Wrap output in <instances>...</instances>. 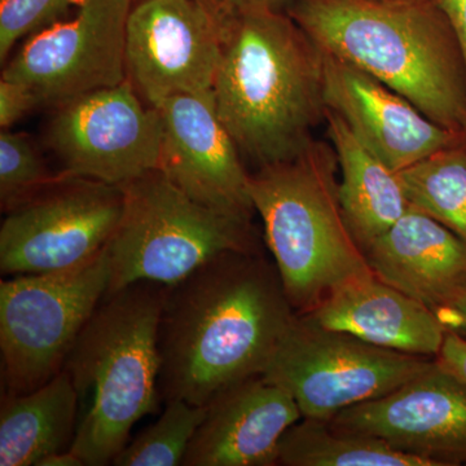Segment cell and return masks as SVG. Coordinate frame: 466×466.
<instances>
[{"label": "cell", "instance_id": "cell-1", "mask_svg": "<svg viewBox=\"0 0 466 466\" xmlns=\"http://www.w3.org/2000/svg\"><path fill=\"white\" fill-rule=\"evenodd\" d=\"M276 266L228 251L165 287L158 324L161 400L208 407L260 376L296 320Z\"/></svg>", "mask_w": 466, "mask_h": 466}, {"label": "cell", "instance_id": "cell-2", "mask_svg": "<svg viewBox=\"0 0 466 466\" xmlns=\"http://www.w3.org/2000/svg\"><path fill=\"white\" fill-rule=\"evenodd\" d=\"M213 96L242 158L290 161L325 122L324 51L285 11L227 14Z\"/></svg>", "mask_w": 466, "mask_h": 466}, {"label": "cell", "instance_id": "cell-3", "mask_svg": "<svg viewBox=\"0 0 466 466\" xmlns=\"http://www.w3.org/2000/svg\"><path fill=\"white\" fill-rule=\"evenodd\" d=\"M321 50L359 67L450 130L466 124V63L434 0H293Z\"/></svg>", "mask_w": 466, "mask_h": 466}, {"label": "cell", "instance_id": "cell-4", "mask_svg": "<svg viewBox=\"0 0 466 466\" xmlns=\"http://www.w3.org/2000/svg\"><path fill=\"white\" fill-rule=\"evenodd\" d=\"M165 285L137 281L106 294L76 337L63 370L78 394L72 450L85 466L112 465L159 395L158 324Z\"/></svg>", "mask_w": 466, "mask_h": 466}, {"label": "cell", "instance_id": "cell-5", "mask_svg": "<svg viewBox=\"0 0 466 466\" xmlns=\"http://www.w3.org/2000/svg\"><path fill=\"white\" fill-rule=\"evenodd\" d=\"M332 144L314 139L296 158L250 174L254 211L265 227L291 308L305 314L346 281L370 274L339 201Z\"/></svg>", "mask_w": 466, "mask_h": 466}, {"label": "cell", "instance_id": "cell-6", "mask_svg": "<svg viewBox=\"0 0 466 466\" xmlns=\"http://www.w3.org/2000/svg\"><path fill=\"white\" fill-rule=\"evenodd\" d=\"M122 189L124 211L106 247V294L137 281L179 283L228 251L260 253L251 218L205 207L158 168Z\"/></svg>", "mask_w": 466, "mask_h": 466}, {"label": "cell", "instance_id": "cell-7", "mask_svg": "<svg viewBox=\"0 0 466 466\" xmlns=\"http://www.w3.org/2000/svg\"><path fill=\"white\" fill-rule=\"evenodd\" d=\"M106 248L66 271L8 276L0 283L3 395L25 394L63 370L73 343L106 296Z\"/></svg>", "mask_w": 466, "mask_h": 466}, {"label": "cell", "instance_id": "cell-8", "mask_svg": "<svg viewBox=\"0 0 466 466\" xmlns=\"http://www.w3.org/2000/svg\"><path fill=\"white\" fill-rule=\"evenodd\" d=\"M435 359L379 348L297 314L263 379L285 389L305 419L329 421L421 375Z\"/></svg>", "mask_w": 466, "mask_h": 466}, {"label": "cell", "instance_id": "cell-9", "mask_svg": "<svg viewBox=\"0 0 466 466\" xmlns=\"http://www.w3.org/2000/svg\"><path fill=\"white\" fill-rule=\"evenodd\" d=\"M124 204L122 187L61 173L56 182L5 213L0 271L48 274L84 265L108 244Z\"/></svg>", "mask_w": 466, "mask_h": 466}, {"label": "cell", "instance_id": "cell-10", "mask_svg": "<svg viewBox=\"0 0 466 466\" xmlns=\"http://www.w3.org/2000/svg\"><path fill=\"white\" fill-rule=\"evenodd\" d=\"M161 137L159 110L127 79L60 104L47 134L61 173L116 187L157 170Z\"/></svg>", "mask_w": 466, "mask_h": 466}, {"label": "cell", "instance_id": "cell-11", "mask_svg": "<svg viewBox=\"0 0 466 466\" xmlns=\"http://www.w3.org/2000/svg\"><path fill=\"white\" fill-rule=\"evenodd\" d=\"M134 0H78L75 14L34 33L2 78L21 82L42 106L60 104L126 79V25Z\"/></svg>", "mask_w": 466, "mask_h": 466}, {"label": "cell", "instance_id": "cell-12", "mask_svg": "<svg viewBox=\"0 0 466 466\" xmlns=\"http://www.w3.org/2000/svg\"><path fill=\"white\" fill-rule=\"evenodd\" d=\"M227 15V14H226ZM198 0H137L126 25V78L150 106L213 90L223 21Z\"/></svg>", "mask_w": 466, "mask_h": 466}, {"label": "cell", "instance_id": "cell-13", "mask_svg": "<svg viewBox=\"0 0 466 466\" xmlns=\"http://www.w3.org/2000/svg\"><path fill=\"white\" fill-rule=\"evenodd\" d=\"M334 428L379 438L431 466L466 464V383L435 359L389 394L346 408Z\"/></svg>", "mask_w": 466, "mask_h": 466}, {"label": "cell", "instance_id": "cell-14", "mask_svg": "<svg viewBox=\"0 0 466 466\" xmlns=\"http://www.w3.org/2000/svg\"><path fill=\"white\" fill-rule=\"evenodd\" d=\"M157 109L162 125L158 170L205 207L253 217L250 174L218 115L213 90L180 95Z\"/></svg>", "mask_w": 466, "mask_h": 466}, {"label": "cell", "instance_id": "cell-15", "mask_svg": "<svg viewBox=\"0 0 466 466\" xmlns=\"http://www.w3.org/2000/svg\"><path fill=\"white\" fill-rule=\"evenodd\" d=\"M328 109L395 173L464 139L425 116L415 104L375 76L324 51Z\"/></svg>", "mask_w": 466, "mask_h": 466}, {"label": "cell", "instance_id": "cell-16", "mask_svg": "<svg viewBox=\"0 0 466 466\" xmlns=\"http://www.w3.org/2000/svg\"><path fill=\"white\" fill-rule=\"evenodd\" d=\"M300 419L289 392L262 376L250 377L208 404L182 466L278 465L281 438Z\"/></svg>", "mask_w": 466, "mask_h": 466}, {"label": "cell", "instance_id": "cell-17", "mask_svg": "<svg viewBox=\"0 0 466 466\" xmlns=\"http://www.w3.org/2000/svg\"><path fill=\"white\" fill-rule=\"evenodd\" d=\"M299 315L325 329L422 358H437L447 333L433 309L373 272L339 285L314 309Z\"/></svg>", "mask_w": 466, "mask_h": 466}, {"label": "cell", "instance_id": "cell-18", "mask_svg": "<svg viewBox=\"0 0 466 466\" xmlns=\"http://www.w3.org/2000/svg\"><path fill=\"white\" fill-rule=\"evenodd\" d=\"M364 251L370 271L435 314L466 290V244L446 226L410 207Z\"/></svg>", "mask_w": 466, "mask_h": 466}, {"label": "cell", "instance_id": "cell-19", "mask_svg": "<svg viewBox=\"0 0 466 466\" xmlns=\"http://www.w3.org/2000/svg\"><path fill=\"white\" fill-rule=\"evenodd\" d=\"M324 124L339 161L343 214L364 250L394 226L410 205L400 175L364 146L341 116L327 109Z\"/></svg>", "mask_w": 466, "mask_h": 466}, {"label": "cell", "instance_id": "cell-20", "mask_svg": "<svg viewBox=\"0 0 466 466\" xmlns=\"http://www.w3.org/2000/svg\"><path fill=\"white\" fill-rule=\"evenodd\" d=\"M78 394L66 370L25 394L3 395L0 466H36L51 453L72 449Z\"/></svg>", "mask_w": 466, "mask_h": 466}, {"label": "cell", "instance_id": "cell-21", "mask_svg": "<svg viewBox=\"0 0 466 466\" xmlns=\"http://www.w3.org/2000/svg\"><path fill=\"white\" fill-rule=\"evenodd\" d=\"M278 465L431 466L426 460L392 449L370 435L334 428L323 420H299L279 444Z\"/></svg>", "mask_w": 466, "mask_h": 466}, {"label": "cell", "instance_id": "cell-22", "mask_svg": "<svg viewBox=\"0 0 466 466\" xmlns=\"http://www.w3.org/2000/svg\"><path fill=\"white\" fill-rule=\"evenodd\" d=\"M410 207L466 244V137L398 173Z\"/></svg>", "mask_w": 466, "mask_h": 466}, {"label": "cell", "instance_id": "cell-23", "mask_svg": "<svg viewBox=\"0 0 466 466\" xmlns=\"http://www.w3.org/2000/svg\"><path fill=\"white\" fill-rule=\"evenodd\" d=\"M161 417L128 441L116 456V466H177L183 464L193 435L207 415V407L193 406L189 401H167Z\"/></svg>", "mask_w": 466, "mask_h": 466}, {"label": "cell", "instance_id": "cell-24", "mask_svg": "<svg viewBox=\"0 0 466 466\" xmlns=\"http://www.w3.org/2000/svg\"><path fill=\"white\" fill-rule=\"evenodd\" d=\"M61 173L48 170L41 153L26 134H0V205L5 213L20 207L56 182Z\"/></svg>", "mask_w": 466, "mask_h": 466}, {"label": "cell", "instance_id": "cell-25", "mask_svg": "<svg viewBox=\"0 0 466 466\" xmlns=\"http://www.w3.org/2000/svg\"><path fill=\"white\" fill-rule=\"evenodd\" d=\"M78 0H0V61L18 42L63 20Z\"/></svg>", "mask_w": 466, "mask_h": 466}, {"label": "cell", "instance_id": "cell-26", "mask_svg": "<svg viewBox=\"0 0 466 466\" xmlns=\"http://www.w3.org/2000/svg\"><path fill=\"white\" fill-rule=\"evenodd\" d=\"M38 95L21 82L2 78L0 81V127L9 130L27 113L41 106Z\"/></svg>", "mask_w": 466, "mask_h": 466}, {"label": "cell", "instance_id": "cell-27", "mask_svg": "<svg viewBox=\"0 0 466 466\" xmlns=\"http://www.w3.org/2000/svg\"><path fill=\"white\" fill-rule=\"evenodd\" d=\"M438 361L466 383V339L455 330L447 329Z\"/></svg>", "mask_w": 466, "mask_h": 466}, {"label": "cell", "instance_id": "cell-28", "mask_svg": "<svg viewBox=\"0 0 466 466\" xmlns=\"http://www.w3.org/2000/svg\"><path fill=\"white\" fill-rule=\"evenodd\" d=\"M458 36L466 63V0H434Z\"/></svg>", "mask_w": 466, "mask_h": 466}, {"label": "cell", "instance_id": "cell-29", "mask_svg": "<svg viewBox=\"0 0 466 466\" xmlns=\"http://www.w3.org/2000/svg\"><path fill=\"white\" fill-rule=\"evenodd\" d=\"M441 323L447 329L455 330L460 334H466V290L456 297L449 306L438 312Z\"/></svg>", "mask_w": 466, "mask_h": 466}, {"label": "cell", "instance_id": "cell-30", "mask_svg": "<svg viewBox=\"0 0 466 466\" xmlns=\"http://www.w3.org/2000/svg\"><path fill=\"white\" fill-rule=\"evenodd\" d=\"M293 0H226V14L240 11H285Z\"/></svg>", "mask_w": 466, "mask_h": 466}, {"label": "cell", "instance_id": "cell-31", "mask_svg": "<svg viewBox=\"0 0 466 466\" xmlns=\"http://www.w3.org/2000/svg\"><path fill=\"white\" fill-rule=\"evenodd\" d=\"M36 466H85V462L72 450H66L46 456Z\"/></svg>", "mask_w": 466, "mask_h": 466}, {"label": "cell", "instance_id": "cell-32", "mask_svg": "<svg viewBox=\"0 0 466 466\" xmlns=\"http://www.w3.org/2000/svg\"><path fill=\"white\" fill-rule=\"evenodd\" d=\"M201 5H207L208 9L216 12L217 15H220V16H225V3L226 0H198Z\"/></svg>", "mask_w": 466, "mask_h": 466}, {"label": "cell", "instance_id": "cell-33", "mask_svg": "<svg viewBox=\"0 0 466 466\" xmlns=\"http://www.w3.org/2000/svg\"><path fill=\"white\" fill-rule=\"evenodd\" d=\"M464 134H465V137H466V124L464 126Z\"/></svg>", "mask_w": 466, "mask_h": 466}, {"label": "cell", "instance_id": "cell-34", "mask_svg": "<svg viewBox=\"0 0 466 466\" xmlns=\"http://www.w3.org/2000/svg\"><path fill=\"white\" fill-rule=\"evenodd\" d=\"M134 2H137V0H134Z\"/></svg>", "mask_w": 466, "mask_h": 466}]
</instances>
